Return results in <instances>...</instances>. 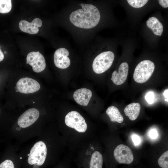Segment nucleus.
Masks as SVG:
<instances>
[{
    "mask_svg": "<svg viewBox=\"0 0 168 168\" xmlns=\"http://www.w3.org/2000/svg\"><path fill=\"white\" fill-rule=\"evenodd\" d=\"M20 159H22V157H20Z\"/></svg>",
    "mask_w": 168,
    "mask_h": 168,
    "instance_id": "obj_32",
    "label": "nucleus"
},
{
    "mask_svg": "<svg viewBox=\"0 0 168 168\" xmlns=\"http://www.w3.org/2000/svg\"><path fill=\"white\" fill-rule=\"evenodd\" d=\"M27 156H29V154H28L27 155Z\"/></svg>",
    "mask_w": 168,
    "mask_h": 168,
    "instance_id": "obj_31",
    "label": "nucleus"
},
{
    "mask_svg": "<svg viewBox=\"0 0 168 168\" xmlns=\"http://www.w3.org/2000/svg\"><path fill=\"white\" fill-rule=\"evenodd\" d=\"M114 155L115 161L119 164L129 165L134 161V156L131 149L124 144H120L116 147Z\"/></svg>",
    "mask_w": 168,
    "mask_h": 168,
    "instance_id": "obj_6",
    "label": "nucleus"
},
{
    "mask_svg": "<svg viewBox=\"0 0 168 168\" xmlns=\"http://www.w3.org/2000/svg\"><path fill=\"white\" fill-rule=\"evenodd\" d=\"M168 90L166 89L164 91V92L163 94L164 97L166 99L165 100L167 102H168Z\"/></svg>",
    "mask_w": 168,
    "mask_h": 168,
    "instance_id": "obj_26",
    "label": "nucleus"
},
{
    "mask_svg": "<svg viewBox=\"0 0 168 168\" xmlns=\"http://www.w3.org/2000/svg\"><path fill=\"white\" fill-rule=\"evenodd\" d=\"M15 91L16 92H18L19 91L18 89L16 86L15 87Z\"/></svg>",
    "mask_w": 168,
    "mask_h": 168,
    "instance_id": "obj_29",
    "label": "nucleus"
},
{
    "mask_svg": "<svg viewBox=\"0 0 168 168\" xmlns=\"http://www.w3.org/2000/svg\"><path fill=\"white\" fill-rule=\"evenodd\" d=\"M34 165L33 168H39V166H38L36 164H34Z\"/></svg>",
    "mask_w": 168,
    "mask_h": 168,
    "instance_id": "obj_28",
    "label": "nucleus"
},
{
    "mask_svg": "<svg viewBox=\"0 0 168 168\" xmlns=\"http://www.w3.org/2000/svg\"><path fill=\"white\" fill-rule=\"evenodd\" d=\"M47 153V147L44 143L41 141L37 142L30 150L28 159V163L41 166L45 161Z\"/></svg>",
    "mask_w": 168,
    "mask_h": 168,
    "instance_id": "obj_4",
    "label": "nucleus"
},
{
    "mask_svg": "<svg viewBox=\"0 0 168 168\" xmlns=\"http://www.w3.org/2000/svg\"><path fill=\"white\" fill-rule=\"evenodd\" d=\"M159 4L163 7L167 8L168 7V0H159Z\"/></svg>",
    "mask_w": 168,
    "mask_h": 168,
    "instance_id": "obj_25",
    "label": "nucleus"
},
{
    "mask_svg": "<svg viewBox=\"0 0 168 168\" xmlns=\"http://www.w3.org/2000/svg\"><path fill=\"white\" fill-rule=\"evenodd\" d=\"M69 54V51L66 49L61 48L58 49L55 52L54 56L55 66L61 69L68 68L70 64V58L68 57Z\"/></svg>",
    "mask_w": 168,
    "mask_h": 168,
    "instance_id": "obj_10",
    "label": "nucleus"
},
{
    "mask_svg": "<svg viewBox=\"0 0 168 168\" xmlns=\"http://www.w3.org/2000/svg\"><path fill=\"white\" fill-rule=\"evenodd\" d=\"M128 4L132 7L136 8L142 7L147 2V0H128Z\"/></svg>",
    "mask_w": 168,
    "mask_h": 168,
    "instance_id": "obj_20",
    "label": "nucleus"
},
{
    "mask_svg": "<svg viewBox=\"0 0 168 168\" xmlns=\"http://www.w3.org/2000/svg\"><path fill=\"white\" fill-rule=\"evenodd\" d=\"M0 168H14V166L12 161L6 160L0 164Z\"/></svg>",
    "mask_w": 168,
    "mask_h": 168,
    "instance_id": "obj_21",
    "label": "nucleus"
},
{
    "mask_svg": "<svg viewBox=\"0 0 168 168\" xmlns=\"http://www.w3.org/2000/svg\"><path fill=\"white\" fill-rule=\"evenodd\" d=\"M147 25L154 34L161 36L163 32V26L161 23L155 17H150L146 21Z\"/></svg>",
    "mask_w": 168,
    "mask_h": 168,
    "instance_id": "obj_15",
    "label": "nucleus"
},
{
    "mask_svg": "<svg viewBox=\"0 0 168 168\" xmlns=\"http://www.w3.org/2000/svg\"><path fill=\"white\" fill-rule=\"evenodd\" d=\"M132 139L134 145L138 146L140 144L141 139L140 137L137 134H134L132 136Z\"/></svg>",
    "mask_w": 168,
    "mask_h": 168,
    "instance_id": "obj_24",
    "label": "nucleus"
},
{
    "mask_svg": "<svg viewBox=\"0 0 168 168\" xmlns=\"http://www.w3.org/2000/svg\"><path fill=\"white\" fill-rule=\"evenodd\" d=\"M148 135L152 139H156L158 136L157 130L154 128L150 129L148 132Z\"/></svg>",
    "mask_w": 168,
    "mask_h": 168,
    "instance_id": "obj_22",
    "label": "nucleus"
},
{
    "mask_svg": "<svg viewBox=\"0 0 168 168\" xmlns=\"http://www.w3.org/2000/svg\"><path fill=\"white\" fill-rule=\"evenodd\" d=\"M145 98L148 103L150 104L152 103L154 100V95L153 93L151 91L148 92L146 94Z\"/></svg>",
    "mask_w": 168,
    "mask_h": 168,
    "instance_id": "obj_23",
    "label": "nucleus"
},
{
    "mask_svg": "<svg viewBox=\"0 0 168 168\" xmlns=\"http://www.w3.org/2000/svg\"><path fill=\"white\" fill-rule=\"evenodd\" d=\"M128 69V65L127 63L124 62L121 63L118 71L115 70L112 73L111 79L114 83L117 85L124 83L127 77Z\"/></svg>",
    "mask_w": 168,
    "mask_h": 168,
    "instance_id": "obj_11",
    "label": "nucleus"
},
{
    "mask_svg": "<svg viewBox=\"0 0 168 168\" xmlns=\"http://www.w3.org/2000/svg\"><path fill=\"white\" fill-rule=\"evenodd\" d=\"M4 58V55L0 48V62L2 61Z\"/></svg>",
    "mask_w": 168,
    "mask_h": 168,
    "instance_id": "obj_27",
    "label": "nucleus"
},
{
    "mask_svg": "<svg viewBox=\"0 0 168 168\" xmlns=\"http://www.w3.org/2000/svg\"><path fill=\"white\" fill-rule=\"evenodd\" d=\"M26 64L32 66L33 71L37 73L43 71L46 67V62L43 56L39 51L29 53L26 58Z\"/></svg>",
    "mask_w": 168,
    "mask_h": 168,
    "instance_id": "obj_7",
    "label": "nucleus"
},
{
    "mask_svg": "<svg viewBox=\"0 0 168 168\" xmlns=\"http://www.w3.org/2000/svg\"><path fill=\"white\" fill-rule=\"evenodd\" d=\"M33 103H35V102H33Z\"/></svg>",
    "mask_w": 168,
    "mask_h": 168,
    "instance_id": "obj_33",
    "label": "nucleus"
},
{
    "mask_svg": "<svg viewBox=\"0 0 168 168\" xmlns=\"http://www.w3.org/2000/svg\"><path fill=\"white\" fill-rule=\"evenodd\" d=\"M82 8L72 12L69 19L76 27L83 29H91L95 27L100 19V14L97 8L90 4L81 3Z\"/></svg>",
    "mask_w": 168,
    "mask_h": 168,
    "instance_id": "obj_1",
    "label": "nucleus"
},
{
    "mask_svg": "<svg viewBox=\"0 0 168 168\" xmlns=\"http://www.w3.org/2000/svg\"><path fill=\"white\" fill-rule=\"evenodd\" d=\"M103 157L101 153L98 151L92 154L90 163V168H102Z\"/></svg>",
    "mask_w": 168,
    "mask_h": 168,
    "instance_id": "obj_17",
    "label": "nucleus"
},
{
    "mask_svg": "<svg viewBox=\"0 0 168 168\" xmlns=\"http://www.w3.org/2000/svg\"><path fill=\"white\" fill-rule=\"evenodd\" d=\"M39 115V112L37 109H30L25 112L19 118L18 124L21 128H27L36 121Z\"/></svg>",
    "mask_w": 168,
    "mask_h": 168,
    "instance_id": "obj_9",
    "label": "nucleus"
},
{
    "mask_svg": "<svg viewBox=\"0 0 168 168\" xmlns=\"http://www.w3.org/2000/svg\"><path fill=\"white\" fill-rule=\"evenodd\" d=\"M168 151L163 153L158 159L157 163L160 168H168Z\"/></svg>",
    "mask_w": 168,
    "mask_h": 168,
    "instance_id": "obj_19",
    "label": "nucleus"
},
{
    "mask_svg": "<svg viewBox=\"0 0 168 168\" xmlns=\"http://www.w3.org/2000/svg\"><path fill=\"white\" fill-rule=\"evenodd\" d=\"M106 114L109 117L110 120L112 122L122 123L124 121V118L119 109L115 106H111L109 107L106 111Z\"/></svg>",
    "mask_w": 168,
    "mask_h": 168,
    "instance_id": "obj_16",
    "label": "nucleus"
},
{
    "mask_svg": "<svg viewBox=\"0 0 168 168\" xmlns=\"http://www.w3.org/2000/svg\"><path fill=\"white\" fill-rule=\"evenodd\" d=\"M42 21L41 19L37 18L34 19L31 22L22 20L20 21L19 24V27L22 31L31 34H36L38 32V27L42 25Z\"/></svg>",
    "mask_w": 168,
    "mask_h": 168,
    "instance_id": "obj_12",
    "label": "nucleus"
},
{
    "mask_svg": "<svg viewBox=\"0 0 168 168\" xmlns=\"http://www.w3.org/2000/svg\"><path fill=\"white\" fill-rule=\"evenodd\" d=\"M65 123L68 127L80 133H84L87 129L85 119L76 111H72L68 113L65 118Z\"/></svg>",
    "mask_w": 168,
    "mask_h": 168,
    "instance_id": "obj_5",
    "label": "nucleus"
},
{
    "mask_svg": "<svg viewBox=\"0 0 168 168\" xmlns=\"http://www.w3.org/2000/svg\"><path fill=\"white\" fill-rule=\"evenodd\" d=\"M18 91L24 94L34 93L40 88V84L35 80L29 77L20 79L16 84Z\"/></svg>",
    "mask_w": 168,
    "mask_h": 168,
    "instance_id": "obj_8",
    "label": "nucleus"
},
{
    "mask_svg": "<svg viewBox=\"0 0 168 168\" xmlns=\"http://www.w3.org/2000/svg\"><path fill=\"white\" fill-rule=\"evenodd\" d=\"M91 90L86 88H80L76 91L73 94V98L78 104L84 106L88 105L92 96Z\"/></svg>",
    "mask_w": 168,
    "mask_h": 168,
    "instance_id": "obj_13",
    "label": "nucleus"
},
{
    "mask_svg": "<svg viewBox=\"0 0 168 168\" xmlns=\"http://www.w3.org/2000/svg\"><path fill=\"white\" fill-rule=\"evenodd\" d=\"M7 53V52H6V51H5V52H4V53L5 54H6V53Z\"/></svg>",
    "mask_w": 168,
    "mask_h": 168,
    "instance_id": "obj_30",
    "label": "nucleus"
},
{
    "mask_svg": "<svg viewBox=\"0 0 168 168\" xmlns=\"http://www.w3.org/2000/svg\"><path fill=\"white\" fill-rule=\"evenodd\" d=\"M141 107L139 103L133 102L125 107L124 112L130 120L133 121L136 120L139 116Z\"/></svg>",
    "mask_w": 168,
    "mask_h": 168,
    "instance_id": "obj_14",
    "label": "nucleus"
},
{
    "mask_svg": "<svg viewBox=\"0 0 168 168\" xmlns=\"http://www.w3.org/2000/svg\"><path fill=\"white\" fill-rule=\"evenodd\" d=\"M114 58V55L110 51L103 52L98 55L94 59L92 68L97 74L103 73L111 66Z\"/></svg>",
    "mask_w": 168,
    "mask_h": 168,
    "instance_id": "obj_3",
    "label": "nucleus"
},
{
    "mask_svg": "<svg viewBox=\"0 0 168 168\" xmlns=\"http://www.w3.org/2000/svg\"><path fill=\"white\" fill-rule=\"evenodd\" d=\"M1 47L0 46V48Z\"/></svg>",
    "mask_w": 168,
    "mask_h": 168,
    "instance_id": "obj_34",
    "label": "nucleus"
},
{
    "mask_svg": "<svg viewBox=\"0 0 168 168\" xmlns=\"http://www.w3.org/2000/svg\"><path fill=\"white\" fill-rule=\"evenodd\" d=\"M12 7L11 0H0V13H7L9 12Z\"/></svg>",
    "mask_w": 168,
    "mask_h": 168,
    "instance_id": "obj_18",
    "label": "nucleus"
},
{
    "mask_svg": "<svg viewBox=\"0 0 168 168\" xmlns=\"http://www.w3.org/2000/svg\"><path fill=\"white\" fill-rule=\"evenodd\" d=\"M155 69L154 63L150 60H144L136 66L133 74L134 80L139 83H143L150 77Z\"/></svg>",
    "mask_w": 168,
    "mask_h": 168,
    "instance_id": "obj_2",
    "label": "nucleus"
}]
</instances>
